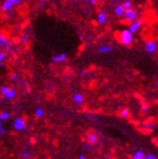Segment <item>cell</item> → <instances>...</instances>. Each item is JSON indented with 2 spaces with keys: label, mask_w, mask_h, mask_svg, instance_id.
<instances>
[{
  "label": "cell",
  "mask_w": 158,
  "mask_h": 159,
  "mask_svg": "<svg viewBox=\"0 0 158 159\" xmlns=\"http://www.w3.org/2000/svg\"><path fill=\"white\" fill-rule=\"evenodd\" d=\"M134 40V34L127 29H123L120 31L117 34V41L123 46H130Z\"/></svg>",
  "instance_id": "obj_1"
},
{
  "label": "cell",
  "mask_w": 158,
  "mask_h": 159,
  "mask_svg": "<svg viewBox=\"0 0 158 159\" xmlns=\"http://www.w3.org/2000/svg\"><path fill=\"white\" fill-rule=\"evenodd\" d=\"M122 18L128 22H132L135 21L136 20L139 19V11L137 9H133V8H130V9L125 10Z\"/></svg>",
  "instance_id": "obj_2"
},
{
  "label": "cell",
  "mask_w": 158,
  "mask_h": 159,
  "mask_svg": "<svg viewBox=\"0 0 158 159\" xmlns=\"http://www.w3.org/2000/svg\"><path fill=\"white\" fill-rule=\"evenodd\" d=\"M158 50V43L154 40H149V41H147L145 43V51L146 52L152 54L154 52H156Z\"/></svg>",
  "instance_id": "obj_3"
},
{
  "label": "cell",
  "mask_w": 158,
  "mask_h": 159,
  "mask_svg": "<svg viewBox=\"0 0 158 159\" xmlns=\"http://www.w3.org/2000/svg\"><path fill=\"white\" fill-rule=\"evenodd\" d=\"M13 127L17 131H22L26 128V122L22 117H16L13 121Z\"/></svg>",
  "instance_id": "obj_4"
},
{
  "label": "cell",
  "mask_w": 158,
  "mask_h": 159,
  "mask_svg": "<svg viewBox=\"0 0 158 159\" xmlns=\"http://www.w3.org/2000/svg\"><path fill=\"white\" fill-rule=\"evenodd\" d=\"M0 47L5 50H10L13 48V45L9 40V38L4 33H1V32H0Z\"/></svg>",
  "instance_id": "obj_5"
},
{
  "label": "cell",
  "mask_w": 158,
  "mask_h": 159,
  "mask_svg": "<svg viewBox=\"0 0 158 159\" xmlns=\"http://www.w3.org/2000/svg\"><path fill=\"white\" fill-rule=\"evenodd\" d=\"M21 2V0H5L1 5L3 11H10L14 6H17Z\"/></svg>",
  "instance_id": "obj_6"
},
{
  "label": "cell",
  "mask_w": 158,
  "mask_h": 159,
  "mask_svg": "<svg viewBox=\"0 0 158 159\" xmlns=\"http://www.w3.org/2000/svg\"><path fill=\"white\" fill-rule=\"evenodd\" d=\"M142 25H143V20H142L141 19H138L135 21L130 22V25L128 26V29L131 31L133 34H136L138 31L141 29Z\"/></svg>",
  "instance_id": "obj_7"
},
{
  "label": "cell",
  "mask_w": 158,
  "mask_h": 159,
  "mask_svg": "<svg viewBox=\"0 0 158 159\" xmlns=\"http://www.w3.org/2000/svg\"><path fill=\"white\" fill-rule=\"evenodd\" d=\"M96 21L99 23L100 25H105L108 22V15L105 11L101 10L97 13L96 16Z\"/></svg>",
  "instance_id": "obj_8"
},
{
  "label": "cell",
  "mask_w": 158,
  "mask_h": 159,
  "mask_svg": "<svg viewBox=\"0 0 158 159\" xmlns=\"http://www.w3.org/2000/svg\"><path fill=\"white\" fill-rule=\"evenodd\" d=\"M67 58H68V55L66 52H60V53L52 55L51 59L53 63H61V62H65Z\"/></svg>",
  "instance_id": "obj_9"
},
{
  "label": "cell",
  "mask_w": 158,
  "mask_h": 159,
  "mask_svg": "<svg viewBox=\"0 0 158 159\" xmlns=\"http://www.w3.org/2000/svg\"><path fill=\"white\" fill-rule=\"evenodd\" d=\"M85 140L88 141V143H90L91 145L95 146L99 142V137H98V135L96 133H88V135H86Z\"/></svg>",
  "instance_id": "obj_10"
},
{
  "label": "cell",
  "mask_w": 158,
  "mask_h": 159,
  "mask_svg": "<svg viewBox=\"0 0 158 159\" xmlns=\"http://www.w3.org/2000/svg\"><path fill=\"white\" fill-rule=\"evenodd\" d=\"M115 50V47L113 45H102L98 47L97 52L99 53H109Z\"/></svg>",
  "instance_id": "obj_11"
},
{
  "label": "cell",
  "mask_w": 158,
  "mask_h": 159,
  "mask_svg": "<svg viewBox=\"0 0 158 159\" xmlns=\"http://www.w3.org/2000/svg\"><path fill=\"white\" fill-rule=\"evenodd\" d=\"M73 101L76 103V104H78V105L83 104L84 101V95H83L82 93H79V92L75 93V94L73 95Z\"/></svg>",
  "instance_id": "obj_12"
},
{
  "label": "cell",
  "mask_w": 158,
  "mask_h": 159,
  "mask_svg": "<svg viewBox=\"0 0 158 159\" xmlns=\"http://www.w3.org/2000/svg\"><path fill=\"white\" fill-rule=\"evenodd\" d=\"M16 95H17V91H16V89L9 87V89L7 90V92L3 95V96L6 99H14L16 97Z\"/></svg>",
  "instance_id": "obj_13"
},
{
  "label": "cell",
  "mask_w": 158,
  "mask_h": 159,
  "mask_svg": "<svg viewBox=\"0 0 158 159\" xmlns=\"http://www.w3.org/2000/svg\"><path fill=\"white\" fill-rule=\"evenodd\" d=\"M124 12H125V9L121 4H118L115 6V16H117V17H122Z\"/></svg>",
  "instance_id": "obj_14"
},
{
  "label": "cell",
  "mask_w": 158,
  "mask_h": 159,
  "mask_svg": "<svg viewBox=\"0 0 158 159\" xmlns=\"http://www.w3.org/2000/svg\"><path fill=\"white\" fill-rule=\"evenodd\" d=\"M143 127L147 130H153L156 128V124L153 121H146L143 123Z\"/></svg>",
  "instance_id": "obj_15"
},
{
  "label": "cell",
  "mask_w": 158,
  "mask_h": 159,
  "mask_svg": "<svg viewBox=\"0 0 158 159\" xmlns=\"http://www.w3.org/2000/svg\"><path fill=\"white\" fill-rule=\"evenodd\" d=\"M146 154L144 153V152L142 150H137L136 152H134V154L132 155V159H145Z\"/></svg>",
  "instance_id": "obj_16"
},
{
  "label": "cell",
  "mask_w": 158,
  "mask_h": 159,
  "mask_svg": "<svg viewBox=\"0 0 158 159\" xmlns=\"http://www.w3.org/2000/svg\"><path fill=\"white\" fill-rule=\"evenodd\" d=\"M121 5L124 7L125 10H127V9H130V8L133 7V2L131 1V0H123Z\"/></svg>",
  "instance_id": "obj_17"
},
{
  "label": "cell",
  "mask_w": 158,
  "mask_h": 159,
  "mask_svg": "<svg viewBox=\"0 0 158 159\" xmlns=\"http://www.w3.org/2000/svg\"><path fill=\"white\" fill-rule=\"evenodd\" d=\"M129 114H130L129 110H128V109H126V108H124V109H122V110L120 111V116L121 117H123V118H126V117H128V116H129Z\"/></svg>",
  "instance_id": "obj_18"
},
{
  "label": "cell",
  "mask_w": 158,
  "mask_h": 159,
  "mask_svg": "<svg viewBox=\"0 0 158 159\" xmlns=\"http://www.w3.org/2000/svg\"><path fill=\"white\" fill-rule=\"evenodd\" d=\"M10 114L8 113V112H2V113H0V119H1L2 121L4 120H8V119L10 118Z\"/></svg>",
  "instance_id": "obj_19"
},
{
  "label": "cell",
  "mask_w": 158,
  "mask_h": 159,
  "mask_svg": "<svg viewBox=\"0 0 158 159\" xmlns=\"http://www.w3.org/2000/svg\"><path fill=\"white\" fill-rule=\"evenodd\" d=\"M35 116L37 117H43L45 116V111L42 108H37L35 111Z\"/></svg>",
  "instance_id": "obj_20"
},
{
  "label": "cell",
  "mask_w": 158,
  "mask_h": 159,
  "mask_svg": "<svg viewBox=\"0 0 158 159\" xmlns=\"http://www.w3.org/2000/svg\"><path fill=\"white\" fill-rule=\"evenodd\" d=\"M94 146L93 145H91L90 143H88V141H84V148L85 149V150H88V152H90V150L92 149V148H93Z\"/></svg>",
  "instance_id": "obj_21"
},
{
  "label": "cell",
  "mask_w": 158,
  "mask_h": 159,
  "mask_svg": "<svg viewBox=\"0 0 158 159\" xmlns=\"http://www.w3.org/2000/svg\"><path fill=\"white\" fill-rule=\"evenodd\" d=\"M7 58V54L4 52H0V64H3V61Z\"/></svg>",
  "instance_id": "obj_22"
},
{
  "label": "cell",
  "mask_w": 158,
  "mask_h": 159,
  "mask_svg": "<svg viewBox=\"0 0 158 159\" xmlns=\"http://www.w3.org/2000/svg\"><path fill=\"white\" fill-rule=\"evenodd\" d=\"M20 42L21 44H26L28 42V37L26 35H22L20 38Z\"/></svg>",
  "instance_id": "obj_23"
},
{
  "label": "cell",
  "mask_w": 158,
  "mask_h": 159,
  "mask_svg": "<svg viewBox=\"0 0 158 159\" xmlns=\"http://www.w3.org/2000/svg\"><path fill=\"white\" fill-rule=\"evenodd\" d=\"M141 109H142L143 112H147L148 109H149V106H148V104H147V103H143L142 106H141Z\"/></svg>",
  "instance_id": "obj_24"
},
{
  "label": "cell",
  "mask_w": 158,
  "mask_h": 159,
  "mask_svg": "<svg viewBox=\"0 0 158 159\" xmlns=\"http://www.w3.org/2000/svg\"><path fill=\"white\" fill-rule=\"evenodd\" d=\"M21 157H22V158H25V159H29V158L31 157V154H30L29 152H23L21 153Z\"/></svg>",
  "instance_id": "obj_25"
},
{
  "label": "cell",
  "mask_w": 158,
  "mask_h": 159,
  "mask_svg": "<svg viewBox=\"0 0 158 159\" xmlns=\"http://www.w3.org/2000/svg\"><path fill=\"white\" fill-rule=\"evenodd\" d=\"M9 89V87H8L7 85H3V86H1L0 87V92H1V94L2 95H4L6 92H7V90Z\"/></svg>",
  "instance_id": "obj_26"
},
{
  "label": "cell",
  "mask_w": 158,
  "mask_h": 159,
  "mask_svg": "<svg viewBox=\"0 0 158 159\" xmlns=\"http://www.w3.org/2000/svg\"><path fill=\"white\" fill-rule=\"evenodd\" d=\"M145 159H157V157H156L154 154L148 153V154H146V156H145Z\"/></svg>",
  "instance_id": "obj_27"
},
{
  "label": "cell",
  "mask_w": 158,
  "mask_h": 159,
  "mask_svg": "<svg viewBox=\"0 0 158 159\" xmlns=\"http://www.w3.org/2000/svg\"><path fill=\"white\" fill-rule=\"evenodd\" d=\"M86 2H88L90 6H95L97 3V0H85Z\"/></svg>",
  "instance_id": "obj_28"
},
{
  "label": "cell",
  "mask_w": 158,
  "mask_h": 159,
  "mask_svg": "<svg viewBox=\"0 0 158 159\" xmlns=\"http://www.w3.org/2000/svg\"><path fill=\"white\" fill-rule=\"evenodd\" d=\"M18 80H19V75L17 73H15V74L12 75V81L13 82H17Z\"/></svg>",
  "instance_id": "obj_29"
},
{
  "label": "cell",
  "mask_w": 158,
  "mask_h": 159,
  "mask_svg": "<svg viewBox=\"0 0 158 159\" xmlns=\"http://www.w3.org/2000/svg\"><path fill=\"white\" fill-rule=\"evenodd\" d=\"M7 134V130L4 128V127H0V135H6Z\"/></svg>",
  "instance_id": "obj_30"
},
{
  "label": "cell",
  "mask_w": 158,
  "mask_h": 159,
  "mask_svg": "<svg viewBox=\"0 0 158 159\" xmlns=\"http://www.w3.org/2000/svg\"><path fill=\"white\" fill-rule=\"evenodd\" d=\"M79 159H85V155L84 154H80V155H79Z\"/></svg>",
  "instance_id": "obj_31"
},
{
  "label": "cell",
  "mask_w": 158,
  "mask_h": 159,
  "mask_svg": "<svg viewBox=\"0 0 158 159\" xmlns=\"http://www.w3.org/2000/svg\"><path fill=\"white\" fill-rule=\"evenodd\" d=\"M40 7H41V8L46 7V2H40Z\"/></svg>",
  "instance_id": "obj_32"
},
{
  "label": "cell",
  "mask_w": 158,
  "mask_h": 159,
  "mask_svg": "<svg viewBox=\"0 0 158 159\" xmlns=\"http://www.w3.org/2000/svg\"><path fill=\"white\" fill-rule=\"evenodd\" d=\"M84 15H88V14H89V11H88V9H85V10L84 11Z\"/></svg>",
  "instance_id": "obj_33"
},
{
  "label": "cell",
  "mask_w": 158,
  "mask_h": 159,
  "mask_svg": "<svg viewBox=\"0 0 158 159\" xmlns=\"http://www.w3.org/2000/svg\"><path fill=\"white\" fill-rule=\"evenodd\" d=\"M95 133L98 135V136H99V135H101V134H102V132H101L100 130H96V131H95Z\"/></svg>",
  "instance_id": "obj_34"
},
{
  "label": "cell",
  "mask_w": 158,
  "mask_h": 159,
  "mask_svg": "<svg viewBox=\"0 0 158 159\" xmlns=\"http://www.w3.org/2000/svg\"><path fill=\"white\" fill-rule=\"evenodd\" d=\"M38 2L40 3V2H47V0H38Z\"/></svg>",
  "instance_id": "obj_35"
},
{
  "label": "cell",
  "mask_w": 158,
  "mask_h": 159,
  "mask_svg": "<svg viewBox=\"0 0 158 159\" xmlns=\"http://www.w3.org/2000/svg\"><path fill=\"white\" fill-rule=\"evenodd\" d=\"M154 85H155L156 89H158V82H157V83H155V84H154Z\"/></svg>",
  "instance_id": "obj_36"
},
{
  "label": "cell",
  "mask_w": 158,
  "mask_h": 159,
  "mask_svg": "<svg viewBox=\"0 0 158 159\" xmlns=\"http://www.w3.org/2000/svg\"><path fill=\"white\" fill-rule=\"evenodd\" d=\"M0 127H2V120L0 119Z\"/></svg>",
  "instance_id": "obj_37"
},
{
  "label": "cell",
  "mask_w": 158,
  "mask_h": 159,
  "mask_svg": "<svg viewBox=\"0 0 158 159\" xmlns=\"http://www.w3.org/2000/svg\"><path fill=\"white\" fill-rule=\"evenodd\" d=\"M84 1H85V0H84Z\"/></svg>",
  "instance_id": "obj_38"
}]
</instances>
